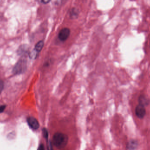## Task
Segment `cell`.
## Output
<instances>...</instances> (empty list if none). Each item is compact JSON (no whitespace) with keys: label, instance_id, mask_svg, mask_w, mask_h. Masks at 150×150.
<instances>
[{"label":"cell","instance_id":"obj_1","mask_svg":"<svg viewBox=\"0 0 150 150\" xmlns=\"http://www.w3.org/2000/svg\"><path fill=\"white\" fill-rule=\"evenodd\" d=\"M68 142V136L63 133H57L54 135L53 144L57 148H64L66 146Z\"/></svg>","mask_w":150,"mask_h":150},{"label":"cell","instance_id":"obj_2","mask_svg":"<svg viewBox=\"0 0 150 150\" xmlns=\"http://www.w3.org/2000/svg\"><path fill=\"white\" fill-rule=\"evenodd\" d=\"M27 66V62L25 58L21 59L17 63L13 68L14 73L16 74H19L25 71Z\"/></svg>","mask_w":150,"mask_h":150},{"label":"cell","instance_id":"obj_3","mask_svg":"<svg viewBox=\"0 0 150 150\" xmlns=\"http://www.w3.org/2000/svg\"><path fill=\"white\" fill-rule=\"evenodd\" d=\"M70 34V30L68 28H65L62 29L59 33L58 37L62 41H66Z\"/></svg>","mask_w":150,"mask_h":150},{"label":"cell","instance_id":"obj_4","mask_svg":"<svg viewBox=\"0 0 150 150\" xmlns=\"http://www.w3.org/2000/svg\"><path fill=\"white\" fill-rule=\"evenodd\" d=\"M27 123L29 127L32 129L36 130L40 127V124L37 119L33 117H29L27 119Z\"/></svg>","mask_w":150,"mask_h":150},{"label":"cell","instance_id":"obj_5","mask_svg":"<svg viewBox=\"0 0 150 150\" xmlns=\"http://www.w3.org/2000/svg\"><path fill=\"white\" fill-rule=\"evenodd\" d=\"M136 116L140 118L144 117L146 114V110L144 106L141 105H139L136 107L135 109Z\"/></svg>","mask_w":150,"mask_h":150},{"label":"cell","instance_id":"obj_6","mask_svg":"<svg viewBox=\"0 0 150 150\" xmlns=\"http://www.w3.org/2000/svg\"><path fill=\"white\" fill-rule=\"evenodd\" d=\"M138 145V143L137 141L135 140H130L127 146V150H136Z\"/></svg>","mask_w":150,"mask_h":150},{"label":"cell","instance_id":"obj_7","mask_svg":"<svg viewBox=\"0 0 150 150\" xmlns=\"http://www.w3.org/2000/svg\"><path fill=\"white\" fill-rule=\"evenodd\" d=\"M139 102L140 105L144 106L149 104V100L146 96H144V95H141L140 96L139 98Z\"/></svg>","mask_w":150,"mask_h":150},{"label":"cell","instance_id":"obj_8","mask_svg":"<svg viewBox=\"0 0 150 150\" xmlns=\"http://www.w3.org/2000/svg\"><path fill=\"white\" fill-rule=\"evenodd\" d=\"M44 46V42L43 41H39L36 44L34 50L37 52L39 53L41 51Z\"/></svg>","mask_w":150,"mask_h":150},{"label":"cell","instance_id":"obj_9","mask_svg":"<svg viewBox=\"0 0 150 150\" xmlns=\"http://www.w3.org/2000/svg\"><path fill=\"white\" fill-rule=\"evenodd\" d=\"M70 15L71 17L72 18H75L78 15V10H76V8L72 9V10Z\"/></svg>","mask_w":150,"mask_h":150},{"label":"cell","instance_id":"obj_10","mask_svg":"<svg viewBox=\"0 0 150 150\" xmlns=\"http://www.w3.org/2000/svg\"><path fill=\"white\" fill-rule=\"evenodd\" d=\"M38 53L36 52L35 50H34L33 52H31L30 54V58H31L35 59L37 57V54H38Z\"/></svg>","mask_w":150,"mask_h":150},{"label":"cell","instance_id":"obj_11","mask_svg":"<svg viewBox=\"0 0 150 150\" xmlns=\"http://www.w3.org/2000/svg\"><path fill=\"white\" fill-rule=\"evenodd\" d=\"M43 136L44 138H46L47 139L48 138V132L47 129H43Z\"/></svg>","mask_w":150,"mask_h":150},{"label":"cell","instance_id":"obj_12","mask_svg":"<svg viewBox=\"0 0 150 150\" xmlns=\"http://www.w3.org/2000/svg\"><path fill=\"white\" fill-rule=\"evenodd\" d=\"M3 88H4V83L1 80H0V94L2 92Z\"/></svg>","mask_w":150,"mask_h":150},{"label":"cell","instance_id":"obj_13","mask_svg":"<svg viewBox=\"0 0 150 150\" xmlns=\"http://www.w3.org/2000/svg\"><path fill=\"white\" fill-rule=\"evenodd\" d=\"M38 1L43 4H47L50 2L51 0H38Z\"/></svg>","mask_w":150,"mask_h":150},{"label":"cell","instance_id":"obj_14","mask_svg":"<svg viewBox=\"0 0 150 150\" xmlns=\"http://www.w3.org/2000/svg\"><path fill=\"white\" fill-rule=\"evenodd\" d=\"M6 108V105H1V106H0V113H2L3 111L5 110V109Z\"/></svg>","mask_w":150,"mask_h":150},{"label":"cell","instance_id":"obj_15","mask_svg":"<svg viewBox=\"0 0 150 150\" xmlns=\"http://www.w3.org/2000/svg\"><path fill=\"white\" fill-rule=\"evenodd\" d=\"M37 150H45V149H44V145L42 144H41L39 146V147H38Z\"/></svg>","mask_w":150,"mask_h":150}]
</instances>
